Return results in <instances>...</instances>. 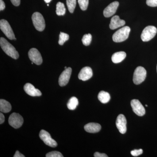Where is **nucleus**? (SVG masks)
Segmentation results:
<instances>
[{"label":"nucleus","mask_w":157,"mask_h":157,"mask_svg":"<svg viewBox=\"0 0 157 157\" xmlns=\"http://www.w3.org/2000/svg\"><path fill=\"white\" fill-rule=\"evenodd\" d=\"M0 45L1 48L7 55L15 59L18 58L19 54L15 48L3 37H1L0 39Z\"/></svg>","instance_id":"obj_1"},{"label":"nucleus","mask_w":157,"mask_h":157,"mask_svg":"<svg viewBox=\"0 0 157 157\" xmlns=\"http://www.w3.org/2000/svg\"><path fill=\"white\" fill-rule=\"evenodd\" d=\"M131 29L128 26H124L115 32L113 35V42H121L125 41L128 38Z\"/></svg>","instance_id":"obj_2"},{"label":"nucleus","mask_w":157,"mask_h":157,"mask_svg":"<svg viewBox=\"0 0 157 157\" xmlns=\"http://www.w3.org/2000/svg\"><path fill=\"white\" fill-rule=\"evenodd\" d=\"M32 20L34 27L37 30L42 32L45 29V20L42 14L38 12H35L32 16Z\"/></svg>","instance_id":"obj_3"},{"label":"nucleus","mask_w":157,"mask_h":157,"mask_svg":"<svg viewBox=\"0 0 157 157\" xmlns=\"http://www.w3.org/2000/svg\"><path fill=\"white\" fill-rule=\"evenodd\" d=\"M146 70L142 67H137L135 70L133 82L136 85H139L144 81L146 77Z\"/></svg>","instance_id":"obj_4"},{"label":"nucleus","mask_w":157,"mask_h":157,"mask_svg":"<svg viewBox=\"0 0 157 157\" xmlns=\"http://www.w3.org/2000/svg\"><path fill=\"white\" fill-rule=\"evenodd\" d=\"M0 28L6 37L10 40H16L15 35L9 23L5 19L0 21Z\"/></svg>","instance_id":"obj_5"},{"label":"nucleus","mask_w":157,"mask_h":157,"mask_svg":"<svg viewBox=\"0 0 157 157\" xmlns=\"http://www.w3.org/2000/svg\"><path fill=\"white\" fill-rule=\"evenodd\" d=\"M157 29L154 26H148L144 29L141 35V39L143 42H148L155 36Z\"/></svg>","instance_id":"obj_6"},{"label":"nucleus","mask_w":157,"mask_h":157,"mask_svg":"<svg viewBox=\"0 0 157 157\" xmlns=\"http://www.w3.org/2000/svg\"><path fill=\"white\" fill-rule=\"evenodd\" d=\"M23 122V118L19 113H13L9 117V123L14 128L17 129L20 128L22 125Z\"/></svg>","instance_id":"obj_7"},{"label":"nucleus","mask_w":157,"mask_h":157,"mask_svg":"<svg viewBox=\"0 0 157 157\" xmlns=\"http://www.w3.org/2000/svg\"><path fill=\"white\" fill-rule=\"evenodd\" d=\"M39 137L45 144L52 147L57 146V143L56 140L51 137L50 134L45 130H42L39 133Z\"/></svg>","instance_id":"obj_8"},{"label":"nucleus","mask_w":157,"mask_h":157,"mask_svg":"<svg viewBox=\"0 0 157 157\" xmlns=\"http://www.w3.org/2000/svg\"><path fill=\"white\" fill-rule=\"evenodd\" d=\"M131 106L133 111L138 116H143L145 113V109L141 103L137 99H134L131 101Z\"/></svg>","instance_id":"obj_9"},{"label":"nucleus","mask_w":157,"mask_h":157,"mask_svg":"<svg viewBox=\"0 0 157 157\" xmlns=\"http://www.w3.org/2000/svg\"><path fill=\"white\" fill-rule=\"evenodd\" d=\"M29 57L31 61L36 64L40 65L42 63V56L36 48H32L29 51Z\"/></svg>","instance_id":"obj_10"},{"label":"nucleus","mask_w":157,"mask_h":157,"mask_svg":"<svg viewBox=\"0 0 157 157\" xmlns=\"http://www.w3.org/2000/svg\"><path fill=\"white\" fill-rule=\"evenodd\" d=\"M72 71L71 68L68 67L63 71L59 78V84L60 86H65L68 84L71 76Z\"/></svg>","instance_id":"obj_11"},{"label":"nucleus","mask_w":157,"mask_h":157,"mask_svg":"<svg viewBox=\"0 0 157 157\" xmlns=\"http://www.w3.org/2000/svg\"><path fill=\"white\" fill-rule=\"evenodd\" d=\"M116 126L121 134H124L127 132V120L123 114H119L117 118Z\"/></svg>","instance_id":"obj_12"},{"label":"nucleus","mask_w":157,"mask_h":157,"mask_svg":"<svg viewBox=\"0 0 157 157\" xmlns=\"http://www.w3.org/2000/svg\"><path fill=\"white\" fill-rule=\"evenodd\" d=\"M119 3L117 1L113 2L110 3L109 6H107L104 9L103 14L104 17H109L113 16V14H115L118 7Z\"/></svg>","instance_id":"obj_13"},{"label":"nucleus","mask_w":157,"mask_h":157,"mask_svg":"<svg viewBox=\"0 0 157 157\" xmlns=\"http://www.w3.org/2000/svg\"><path fill=\"white\" fill-rule=\"evenodd\" d=\"M93 71L90 67H85L82 69L78 73V78L83 81H86L93 76Z\"/></svg>","instance_id":"obj_14"},{"label":"nucleus","mask_w":157,"mask_h":157,"mask_svg":"<svg viewBox=\"0 0 157 157\" xmlns=\"http://www.w3.org/2000/svg\"><path fill=\"white\" fill-rule=\"evenodd\" d=\"M24 90L27 94L32 97H39L42 95V93L39 90L36 89L33 85L27 83L25 85Z\"/></svg>","instance_id":"obj_15"},{"label":"nucleus","mask_w":157,"mask_h":157,"mask_svg":"<svg viewBox=\"0 0 157 157\" xmlns=\"http://www.w3.org/2000/svg\"><path fill=\"white\" fill-rule=\"evenodd\" d=\"M125 24V21L121 19L119 16L115 15L111 18L109 24V28L112 30L115 29L123 26Z\"/></svg>","instance_id":"obj_16"},{"label":"nucleus","mask_w":157,"mask_h":157,"mask_svg":"<svg viewBox=\"0 0 157 157\" xmlns=\"http://www.w3.org/2000/svg\"><path fill=\"white\" fill-rule=\"evenodd\" d=\"M101 127L100 124L95 123H90L84 126V129L86 132L90 133H96L100 132Z\"/></svg>","instance_id":"obj_17"},{"label":"nucleus","mask_w":157,"mask_h":157,"mask_svg":"<svg viewBox=\"0 0 157 157\" xmlns=\"http://www.w3.org/2000/svg\"><path fill=\"white\" fill-rule=\"evenodd\" d=\"M126 57V53L124 52H119L113 55L111 59L114 63H118L123 61Z\"/></svg>","instance_id":"obj_18"},{"label":"nucleus","mask_w":157,"mask_h":157,"mask_svg":"<svg viewBox=\"0 0 157 157\" xmlns=\"http://www.w3.org/2000/svg\"><path fill=\"white\" fill-rule=\"evenodd\" d=\"M11 106L10 103L4 99L0 100V111L2 112L7 113L11 111Z\"/></svg>","instance_id":"obj_19"},{"label":"nucleus","mask_w":157,"mask_h":157,"mask_svg":"<svg viewBox=\"0 0 157 157\" xmlns=\"http://www.w3.org/2000/svg\"><path fill=\"white\" fill-rule=\"evenodd\" d=\"M98 99L103 104H106L110 100V95L107 92L101 91L98 94Z\"/></svg>","instance_id":"obj_20"},{"label":"nucleus","mask_w":157,"mask_h":157,"mask_svg":"<svg viewBox=\"0 0 157 157\" xmlns=\"http://www.w3.org/2000/svg\"><path fill=\"white\" fill-rule=\"evenodd\" d=\"M78 104V101L77 98L75 97H72L70 99L67 104L68 109L70 110H74Z\"/></svg>","instance_id":"obj_21"},{"label":"nucleus","mask_w":157,"mask_h":157,"mask_svg":"<svg viewBox=\"0 0 157 157\" xmlns=\"http://www.w3.org/2000/svg\"><path fill=\"white\" fill-rule=\"evenodd\" d=\"M56 13L59 16L64 15L66 13V8L63 3L59 2L56 5Z\"/></svg>","instance_id":"obj_22"},{"label":"nucleus","mask_w":157,"mask_h":157,"mask_svg":"<svg viewBox=\"0 0 157 157\" xmlns=\"http://www.w3.org/2000/svg\"><path fill=\"white\" fill-rule=\"evenodd\" d=\"M76 4V0H67L68 10L71 13H73Z\"/></svg>","instance_id":"obj_23"},{"label":"nucleus","mask_w":157,"mask_h":157,"mask_svg":"<svg viewBox=\"0 0 157 157\" xmlns=\"http://www.w3.org/2000/svg\"><path fill=\"white\" fill-rule=\"evenodd\" d=\"M69 35L61 32L59 36V44L61 45H63L66 41L69 40Z\"/></svg>","instance_id":"obj_24"},{"label":"nucleus","mask_w":157,"mask_h":157,"mask_svg":"<svg viewBox=\"0 0 157 157\" xmlns=\"http://www.w3.org/2000/svg\"><path fill=\"white\" fill-rule=\"evenodd\" d=\"M92 41V36L90 34H85L82 37V41L83 45L88 46L90 44Z\"/></svg>","instance_id":"obj_25"},{"label":"nucleus","mask_w":157,"mask_h":157,"mask_svg":"<svg viewBox=\"0 0 157 157\" xmlns=\"http://www.w3.org/2000/svg\"><path fill=\"white\" fill-rule=\"evenodd\" d=\"M78 2L82 10L85 11L87 9L89 5V0H78Z\"/></svg>","instance_id":"obj_26"},{"label":"nucleus","mask_w":157,"mask_h":157,"mask_svg":"<svg viewBox=\"0 0 157 157\" xmlns=\"http://www.w3.org/2000/svg\"><path fill=\"white\" fill-rule=\"evenodd\" d=\"M45 156L46 157H63V156L60 152L53 151L48 153Z\"/></svg>","instance_id":"obj_27"},{"label":"nucleus","mask_w":157,"mask_h":157,"mask_svg":"<svg viewBox=\"0 0 157 157\" xmlns=\"http://www.w3.org/2000/svg\"><path fill=\"white\" fill-rule=\"evenodd\" d=\"M143 153V150L142 149H135L131 151V155L133 156L137 157Z\"/></svg>","instance_id":"obj_28"},{"label":"nucleus","mask_w":157,"mask_h":157,"mask_svg":"<svg viewBox=\"0 0 157 157\" xmlns=\"http://www.w3.org/2000/svg\"><path fill=\"white\" fill-rule=\"evenodd\" d=\"M146 4L150 7H157V0H146Z\"/></svg>","instance_id":"obj_29"},{"label":"nucleus","mask_w":157,"mask_h":157,"mask_svg":"<svg viewBox=\"0 0 157 157\" xmlns=\"http://www.w3.org/2000/svg\"><path fill=\"white\" fill-rule=\"evenodd\" d=\"M94 156L95 157H108V156L105 154L100 153L98 152H96L94 154Z\"/></svg>","instance_id":"obj_30"},{"label":"nucleus","mask_w":157,"mask_h":157,"mask_svg":"<svg viewBox=\"0 0 157 157\" xmlns=\"http://www.w3.org/2000/svg\"><path fill=\"white\" fill-rule=\"evenodd\" d=\"M6 8V5L2 0H0V11H3Z\"/></svg>","instance_id":"obj_31"},{"label":"nucleus","mask_w":157,"mask_h":157,"mask_svg":"<svg viewBox=\"0 0 157 157\" xmlns=\"http://www.w3.org/2000/svg\"><path fill=\"white\" fill-rule=\"evenodd\" d=\"M11 3L14 6H18L20 5V0H11Z\"/></svg>","instance_id":"obj_32"},{"label":"nucleus","mask_w":157,"mask_h":157,"mask_svg":"<svg viewBox=\"0 0 157 157\" xmlns=\"http://www.w3.org/2000/svg\"><path fill=\"white\" fill-rule=\"evenodd\" d=\"M5 117L2 113H0V124H2L5 122Z\"/></svg>","instance_id":"obj_33"},{"label":"nucleus","mask_w":157,"mask_h":157,"mask_svg":"<svg viewBox=\"0 0 157 157\" xmlns=\"http://www.w3.org/2000/svg\"><path fill=\"white\" fill-rule=\"evenodd\" d=\"M23 155L21 154L19 151H17L14 155V157H25Z\"/></svg>","instance_id":"obj_34"},{"label":"nucleus","mask_w":157,"mask_h":157,"mask_svg":"<svg viewBox=\"0 0 157 157\" xmlns=\"http://www.w3.org/2000/svg\"><path fill=\"white\" fill-rule=\"evenodd\" d=\"M52 0H44V1H45V2L46 3H49Z\"/></svg>","instance_id":"obj_35"},{"label":"nucleus","mask_w":157,"mask_h":157,"mask_svg":"<svg viewBox=\"0 0 157 157\" xmlns=\"http://www.w3.org/2000/svg\"><path fill=\"white\" fill-rule=\"evenodd\" d=\"M64 68H65V69H67V67H65Z\"/></svg>","instance_id":"obj_36"},{"label":"nucleus","mask_w":157,"mask_h":157,"mask_svg":"<svg viewBox=\"0 0 157 157\" xmlns=\"http://www.w3.org/2000/svg\"><path fill=\"white\" fill-rule=\"evenodd\" d=\"M145 106H146V107H147V105H145Z\"/></svg>","instance_id":"obj_37"},{"label":"nucleus","mask_w":157,"mask_h":157,"mask_svg":"<svg viewBox=\"0 0 157 157\" xmlns=\"http://www.w3.org/2000/svg\"><path fill=\"white\" fill-rule=\"evenodd\" d=\"M47 6H49V5H48H48H47Z\"/></svg>","instance_id":"obj_38"},{"label":"nucleus","mask_w":157,"mask_h":157,"mask_svg":"<svg viewBox=\"0 0 157 157\" xmlns=\"http://www.w3.org/2000/svg\"></svg>","instance_id":"obj_39"}]
</instances>
